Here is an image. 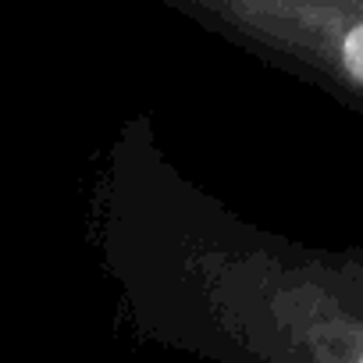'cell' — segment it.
<instances>
[{"label":"cell","instance_id":"cell-1","mask_svg":"<svg viewBox=\"0 0 363 363\" xmlns=\"http://www.w3.org/2000/svg\"><path fill=\"white\" fill-rule=\"evenodd\" d=\"M342 65L363 86V22L345 33V40H342Z\"/></svg>","mask_w":363,"mask_h":363},{"label":"cell","instance_id":"cell-2","mask_svg":"<svg viewBox=\"0 0 363 363\" xmlns=\"http://www.w3.org/2000/svg\"><path fill=\"white\" fill-rule=\"evenodd\" d=\"M359 363H363V356H359Z\"/></svg>","mask_w":363,"mask_h":363}]
</instances>
